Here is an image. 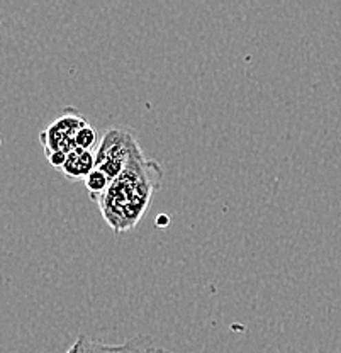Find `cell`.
<instances>
[{
	"instance_id": "cell-1",
	"label": "cell",
	"mask_w": 341,
	"mask_h": 353,
	"mask_svg": "<svg viewBox=\"0 0 341 353\" xmlns=\"http://www.w3.org/2000/svg\"><path fill=\"white\" fill-rule=\"evenodd\" d=\"M163 182V168L148 160L141 146L134 150L123 174L112 180L107 192L97 199L105 223L116 234L134 230L152 205Z\"/></svg>"
},
{
	"instance_id": "cell-2",
	"label": "cell",
	"mask_w": 341,
	"mask_h": 353,
	"mask_svg": "<svg viewBox=\"0 0 341 353\" xmlns=\"http://www.w3.org/2000/svg\"><path fill=\"white\" fill-rule=\"evenodd\" d=\"M138 146L139 143L133 132L123 128H111L102 136L101 145L95 152V168L107 175L112 182L123 174Z\"/></svg>"
},
{
	"instance_id": "cell-8",
	"label": "cell",
	"mask_w": 341,
	"mask_h": 353,
	"mask_svg": "<svg viewBox=\"0 0 341 353\" xmlns=\"http://www.w3.org/2000/svg\"><path fill=\"white\" fill-rule=\"evenodd\" d=\"M46 158H48V161H50L51 167L60 168V170H61V168L65 167V163H67L68 154L63 153V152H54V153H51L50 157H46Z\"/></svg>"
},
{
	"instance_id": "cell-7",
	"label": "cell",
	"mask_w": 341,
	"mask_h": 353,
	"mask_svg": "<svg viewBox=\"0 0 341 353\" xmlns=\"http://www.w3.org/2000/svg\"><path fill=\"white\" fill-rule=\"evenodd\" d=\"M97 145H101V143H99V132L95 128L87 124L85 128L79 131V134H76V148L94 152V148H99Z\"/></svg>"
},
{
	"instance_id": "cell-5",
	"label": "cell",
	"mask_w": 341,
	"mask_h": 353,
	"mask_svg": "<svg viewBox=\"0 0 341 353\" xmlns=\"http://www.w3.org/2000/svg\"><path fill=\"white\" fill-rule=\"evenodd\" d=\"M95 170V153L75 148L68 153L67 163L61 168L68 180H85Z\"/></svg>"
},
{
	"instance_id": "cell-4",
	"label": "cell",
	"mask_w": 341,
	"mask_h": 353,
	"mask_svg": "<svg viewBox=\"0 0 341 353\" xmlns=\"http://www.w3.org/2000/svg\"><path fill=\"white\" fill-rule=\"evenodd\" d=\"M67 353H172L167 348H161L155 345L149 336H136L130 338L124 343L109 345L102 341L94 340L89 334H79L76 340L73 341L72 347L68 348Z\"/></svg>"
},
{
	"instance_id": "cell-3",
	"label": "cell",
	"mask_w": 341,
	"mask_h": 353,
	"mask_svg": "<svg viewBox=\"0 0 341 353\" xmlns=\"http://www.w3.org/2000/svg\"><path fill=\"white\" fill-rule=\"evenodd\" d=\"M87 124L89 121L85 116H82L73 108H68L39 134V141H41L46 157L54 152L72 153L76 148V134Z\"/></svg>"
},
{
	"instance_id": "cell-9",
	"label": "cell",
	"mask_w": 341,
	"mask_h": 353,
	"mask_svg": "<svg viewBox=\"0 0 341 353\" xmlns=\"http://www.w3.org/2000/svg\"><path fill=\"white\" fill-rule=\"evenodd\" d=\"M156 224H158V226H161V224H168V216H158V219H156Z\"/></svg>"
},
{
	"instance_id": "cell-6",
	"label": "cell",
	"mask_w": 341,
	"mask_h": 353,
	"mask_svg": "<svg viewBox=\"0 0 341 353\" xmlns=\"http://www.w3.org/2000/svg\"><path fill=\"white\" fill-rule=\"evenodd\" d=\"M85 185H87V189H89L90 197L94 199V201H97L99 197L104 196V194L107 192L109 185H111V179H109L105 174H102L101 170H97V168H95V170L85 179Z\"/></svg>"
}]
</instances>
